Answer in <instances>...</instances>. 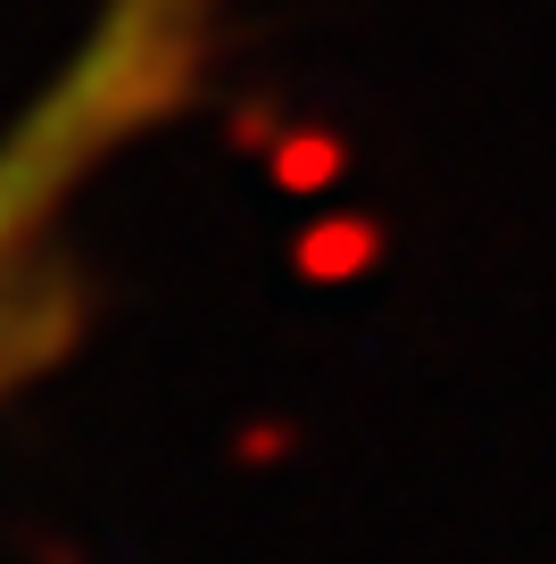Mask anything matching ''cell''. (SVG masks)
<instances>
[{"instance_id":"obj_1","label":"cell","mask_w":556,"mask_h":564,"mask_svg":"<svg viewBox=\"0 0 556 564\" xmlns=\"http://www.w3.org/2000/svg\"><path fill=\"white\" fill-rule=\"evenodd\" d=\"M225 0H100L51 84L0 124V399L67 340V216L108 166L192 108Z\"/></svg>"}]
</instances>
